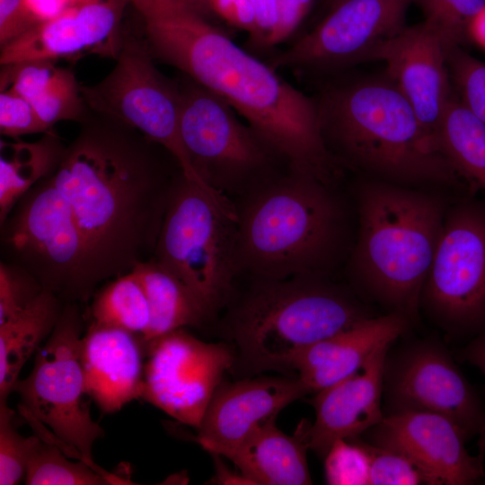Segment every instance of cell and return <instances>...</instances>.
Masks as SVG:
<instances>
[{"label": "cell", "mask_w": 485, "mask_h": 485, "mask_svg": "<svg viewBox=\"0 0 485 485\" xmlns=\"http://www.w3.org/2000/svg\"><path fill=\"white\" fill-rule=\"evenodd\" d=\"M161 146L97 114L87 117L52 175L86 242L97 285L133 270L154 252L177 175Z\"/></svg>", "instance_id": "1"}, {"label": "cell", "mask_w": 485, "mask_h": 485, "mask_svg": "<svg viewBox=\"0 0 485 485\" xmlns=\"http://www.w3.org/2000/svg\"><path fill=\"white\" fill-rule=\"evenodd\" d=\"M141 15L151 53L226 101L291 171L327 183L338 180L342 169L325 146L313 97L173 2L153 4Z\"/></svg>", "instance_id": "2"}, {"label": "cell", "mask_w": 485, "mask_h": 485, "mask_svg": "<svg viewBox=\"0 0 485 485\" xmlns=\"http://www.w3.org/2000/svg\"><path fill=\"white\" fill-rule=\"evenodd\" d=\"M313 97L328 152L358 177L454 193L475 192L439 150L394 82L349 70Z\"/></svg>", "instance_id": "3"}, {"label": "cell", "mask_w": 485, "mask_h": 485, "mask_svg": "<svg viewBox=\"0 0 485 485\" xmlns=\"http://www.w3.org/2000/svg\"><path fill=\"white\" fill-rule=\"evenodd\" d=\"M460 194L358 177L357 226L347 266L363 301L417 323L445 212Z\"/></svg>", "instance_id": "4"}, {"label": "cell", "mask_w": 485, "mask_h": 485, "mask_svg": "<svg viewBox=\"0 0 485 485\" xmlns=\"http://www.w3.org/2000/svg\"><path fill=\"white\" fill-rule=\"evenodd\" d=\"M333 185L292 171L260 188L237 212L238 269L257 278H329L355 236Z\"/></svg>", "instance_id": "5"}, {"label": "cell", "mask_w": 485, "mask_h": 485, "mask_svg": "<svg viewBox=\"0 0 485 485\" xmlns=\"http://www.w3.org/2000/svg\"><path fill=\"white\" fill-rule=\"evenodd\" d=\"M376 315L354 290L328 277L258 278L228 328L242 366L262 372L291 369L307 347Z\"/></svg>", "instance_id": "6"}, {"label": "cell", "mask_w": 485, "mask_h": 485, "mask_svg": "<svg viewBox=\"0 0 485 485\" xmlns=\"http://www.w3.org/2000/svg\"><path fill=\"white\" fill-rule=\"evenodd\" d=\"M237 221L223 193L179 172L152 258L182 281L211 314L227 300L239 270Z\"/></svg>", "instance_id": "7"}, {"label": "cell", "mask_w": 485, "mask_h": 485, "mask_svg": "<svg viewBox=\"0 0 485 485\" xmlns=\"http://www.w3.org/2000/svg\"><path fill=\"white\" fill-rule=\"evenodd\" d=\"M1 225L2 260L18 266L64 304L98 286L84 237L52 175L24 194Z\"/></svg>", "instance_id": "8"}, {"label": "cell", "mask_w": 485, "mask_h": 485, "mask_svg": "<svg viewBox=\"0 0 485 485\" xmlns=\"http://www.w3.org/2000/svg\"><path fill=\"white\" fill-rule=\"evenodd\" d=\"M419 314L451 340L485 331V192L455 196L419 296Z\"/></svg>", "instance_id": "9"}, {"label": "cell", "mask_w": 485, "mask_h": 485, "mask_svg": "<svg viewBox=\"0 0 485 485\" xmlns=\"http://www.w3.org/2000/svg\"><path fill=\"white\" fill-rule=\"evenodd\" d=\"M83 314L78 304H64L59 319L47 341L36 352L30 375L18 380L13 392L20 397L24 418L48 426L75 457L98 472L92 449L103 429L93 420L80 357Z\"/></svg>", "instance_id": "10"}, {"label": "cell", "mask_w": 485, "mask_h": 485, "mask_svg": "<svg viewBox=\"0 0 485 485\" xmlns=\"http://www.w3.org/2000/svg\"><path fill=\"white\" fill-rule=\"evenodd\" d=\"M149 48L122 40L113 69L99 83L81 86L83 98L96 114L140 132L163 147L188 178L196 174L180 133L181 93L154 66Z\"/></svg>", "instance_id": "11"}, {"label": "cell", "mask_w": 485, "mask_h": 485, "mask_svg": "<svg viewBox=\"0 0 485 485\" xmlns=\"http://www.w3.org/2000/svg\"><path fill=\"white\" fill-rule=\"evenodd\" d=\"M180 133L191 165L224 194L265 173L283 159L222 98L186 76L180 85Z\"/></svg>", "instance_id": "12"}, {"label": "cell", "mask_w": 485, "mask_h": 485, "mask_svg": "<svg viewBox=\"0 0 485 485\" xmlns=\"http://www.w3.org/2000/svg\"><path fill=\"white\" fill-rule=\"evenodd\" d=\"M392 345L384 366V416L438 414L454 422L467 441L479 436L485 427L484 403L446 347L431 339Z\"/></svg>", "instance_id": "13"}, {"label": "cell", "mask_w": 485, "mask_h": 485, "mask_svg": "<svg viewBox=\"0 0 485 485\" xmlns=\"http://www.w3.org/2000/svg\"><path fill=\"white\" fill-rule=\"evenodd\" d=\"M413 0H340L326 17L291 47L272 56L271 67L329 77L372 61L400 32Z\"/></svg>", "instance_id": "14"}, {"label": "cell", "mask_w": 485, "mask_h": 485, "mask_svg": "<svg viewBox=\"0 0 485 485\" xmlns=\"http://www.w3.org/2000/svg\"><path fill=\"white\" fill-rule=\"evenodd\" d=\"M142 398L177 421L198 428L235 356L221 343H207L184 328L145 342Z\"/></svg>", "instance_id": "15"}, {"label": "cell", "mask_w": 485, "mask_h": 485, "mask_svg": "<svg viewBox=\"0 0 485 485\" xmlns=\"http://www.w3.org/2000/svg\"><path fill=\"white\" fill-rule=\"evenodd\" d=\"M361 437L409 457L431 485H472L485 480L483 460L468 453L460 428L438 414L410 411L384 416Z\"/></svg>", "instance_id": "16"}, {"label": "cell", "mask_w": 485, "mask_h": 485, "mask_svg": "<svg viewBox=\"0 0 485 485\" xmlns=\"http://www.w3.org/2000/svg\"><path fill=\"white\" fill-rule=\"evenodd\" d=\"M128 0H92L68 6L1 47L0 63L57 60L90 51L117 57L119 23Z\"/></svg>", "instance_id": "17"}, {"label": "cell", "mask_w": 485, "mask_h": 485, "mask_svg": "<svg viewBox=\"0 0 485 485\" xmlns=\"http://www.w3.org/2000/svg\"><path fill=\"white\" fill-rule=\"evenodd\" d=\"M449 52L440 34L423 21L405 26L378 48L372 58L385 63L384 72L434 137L454 93L448 66Z\"/></svg>", "instance_id": "18"}, {"label": "cell", "mask_w": 485, "mask_h": 485, "mask_svg": "<svg viewBox=\"0 0 485 485\" xmlns=\"http://www.w3.org/2000/svg\"><path fill=\"white\" fill-rule=\"evenodd\" d=\"M309 392L296 376H260L221 384L198 429L197 442L227 458L257 428Z\"/></svg>", "instance_id": "19"}, {"label": "cell", "mask_w": 485, "mask_h": 485, "mask_svg": "<svg viewBox=\"0 0 485 485\" xmlns=\"http://www.w3.org/2000/svg\"><path fill=\"white\" fill-rule=\"evenodd\" d=\"M392 345L378 348L353 375L315 392V420L302 429L318 456L324 458L335 441L361 436L384 418V366Z\"/></svg>", "instance_id": "20"}, {"label": "cell", "mask_w": 485, "mask_h": 485, "mask_svg": "<svg viewBox=\"0 0 485 485\" xmlns=\"http://www.w3.org/2000/svg\"><path fill=\"white\" fill-rule=\"evenodd\" d=\"M80 357L86 392L103 413L142 398L146 346L140 336L89 322Z\"/></svg>", "instance_id": "21"}, {"label": "cell", "mask_w": 485, "mask_h": 485, "mask_svg": "<svg viewBox=\"0 0 485 485\" xmlns=\"http://www.w3.org/2000/svg\"><path fill=\"white\" fill-rule=\"evenodd\" d=\"M413 325L401 314L376 315L307 347L291 369L315 393L358 371L378 348L393 344Z\"/></svg>", "instance_id": "22"}, {"label": "cell", "mask_w": 485, "mask_h": 485, "mask_svg": "<svg viewBox=\"0 0 485 485\" xmlns=\"http://www.w3.org/2000/svg\"><path fill=\"white\" fill-rule=\"evenodd\" d=\"M275 420L257 428L227 459L251 484H312L302 428L291 436L278 428Z\"/></svg>", "instance_id": "23"}, {"label": "cell", "mask_w": 485, "mask_h": 485, "mask_svg": "<svg viewBox=\"0 0 485 485\" xmlns=\"http://www.w3.org/2000/svg\"><path fill=\"white\" fill-rule=\"evenodd\" d=\"M64 304L43 289L25 309L0 324V401L13 392L22 368L53 331Z\"/></svg>", "instance_id": "24"}, {"label": "cell", "mask_w": 485, "mask_h": 485, "mask_svg": "<svg viewBox=\"0 0 485 485\" xmlns=\"http://www.w3.org/2000/svg\"><path fill=\"white\" fill-rule=\"evenodd\" d=\"M133 271L145 289L150 324L144 342L187 326H200L211 313L198 297L176 276L153 258L138 264Z\"/></svg>", "instance_id": "25"}, {"label": "cell", "mask_w": 485, "mask_h": 485, "mask_svg": "<svg viewBox=\"0 0 485 485\" xmlns=\"http://www.w3.org/2000/svg\"><path fill=\"white\" fill-rule=\"evenodd\" d=\"M0 143V224L19 199L57 171L66 146L53 128L34 142Z\"/></svg>", "instance_id": "26"}, {"label": "cell", "mask_w": 485, "mask_h": 485, "mask_svg": "<svg viewBox=\"0 0 485 485\" xmlns=\"http://www.w3.org/2000/svg\"><path fill=\"white\" fill-rule=\"evenodd\" d=\"M439 150L475 190L485 192V124L454 93L435 133Z\"/></svg>", "instance_id": "27"}, {"label": "cell", "mask_w": 485, "mask_h": 485, "mask_svg": "<svg viewBox=\"0 0 485 485\" xmlns=\"http://www.w3.org/2000/svg\"><path fill=\"white\" fill-rule=\"evenodd\" d=\"M88 314L89 322L120 328L142 339L150 324V308L136 273L110 279L96 292Z\"/></svg>", "instance_id": "28"}, {"label": "cell", "mask_w": 485, "mask_h": 485, "mask_svg": "<svg viewBox=\"0 0 485 485\" xmlns=\"http://www.w3.org/2000/svg\"><path fill=\"white\" fill-rule=\"evenodd\" d=\"M55 443L43 440L31 454L26 468L28 485H107L128 484L115 474L98 472L87 463L71 462Z\"/></svg>", "instance_id": "29"}, {"label": "cell", "mask_w": 485, "mask_h": 485, "mask_svg": "<svg viewBox=\"0 0 485 485\" xmlns=\"http://www.w3.org/2000/svg\"><path fill=\"white\" fill-rule=\"evenodd\" d=\"M30 103L48 128L59 121L83 122L88 117L81 86L73 71L68 68L58 66L51 79Z\"/></svg>", "instance_id": "30"}, {"label": "cell", "mask_w": 485, "mask_h": 485, "mask_svg": "<svg viewBox=\"0 0 485 485\" xmlns=\"http://www.w3.org/2000/svg\"><path fill=\"white\" fill-rule=\"evenodd\" d=\"M425 20L442 37L449 51L469 40V27L485 0H413Z\"/></svg>", "instance_id": "31"}, {"label": "cell", "mask_w": 485, "mask_h": 485, "mask_svg": "<svg viewBox=\"0 0 485 485\" xmlns=\"http://www.w3.org/2000/svg\"><path fill=\"white\" fill-rule=\"evenodd\" d=\"M14 411L0 401V484L14 485L26 473L28 462L41 442L39 436H22L14 428Z\"/></svg>", "instance_id": "32"}, {"label": "cell", "mask_w": 485, "mask_h": 485, "mask_svg": "<svg viewBox=\"0 0 485 485\" xmlns=\"http://www.w3.org/2000/svg\"><path fill=\"white\" fill-rule=\"evenodd\" d=\"M327 484L369 485V457L361 436L335 441L324 456Z\"/></svg>", "instance_id": "33"}, {"label": "cell", "mask_w": 485, "mask_h": 485, "mask_svg": "<svg viewBox=\"0 0 485 485\" xmlns=\"http://www.w3.org/2000/svg\"><path fill=\"white\" fill-rule=\"evenodd\" d=\"M363 441L369 457V485H431L420 467L403 454Z\"/></svg>", "instance_id": "34"}, {"label": "cell", "mask_w": 485, "mask_h": 485, "mask_svg": "<svg viewBox=\"0 0 485 485\" xmlns=\"http://www.w3.org/2000/svg\"><path fill=\"white\" fill-rule=\"evenodd\" d=\"M448 66L458 97L485 124V63L460 47L449 52Z\"/></svg>", "instance_id": "35"}, {"label": "cell", "mask_w": 485, "mask_h": 485, "mask_svg": "<svg viewBox=\"0 0 485 485\" xmlns=\"http://www.w3.org/2000/svg\"><path fill=\"white\" fill-rule=\"evenodd\" d=\"M43 290L27 271L6 261L0 262V324L21 313Z\"/></svg>", "instance_id": "36"}, {"label": "cell", "mask_w": 485, "mask_h": 485, "mask_svg": "<svg viewBox=\"0 0 485 485\" xmlns=\"http://www.w3.org/2000/svg\"><path fill=\"white\" fill-rule=\"evenodd\" d=\"M48 128L37 114L33 106L11 89L0 93V132L12 139L44 133Z\"/></svg>", "instance_id": "37"}, {"label": "cell", "mask_w": 485, "mask_h": 485, "mask_svg": "<svg viewBox=\"0 0 485 485\" xmlns=\"http://www.w3.org/2000/svg\"><path fill=\"white\" fill-rule=\"evenodd\" d=\"M314 1L278 0V21L264 48H272L288 39L311 12Z\"/></svg>", "instance_id": "38"}, {"label": "cell", "mask_w": 485, "mask_h": 485, "mask_svg": "<svg viewBox=\"0 0 485 485\" xmlns=\"http://www.w3.org/2000/svg\"><path fill=\"white\" fill-rule=\"evenodd\" d=\"M36 22L25 0H0V45H6L21 36Z\"/></svg>", "instance_id": "39"}, {"label": "cell", "mask_w": 485, "mask_h": 485, "mask_svg": "<svg viewBox=\"0 0 485 485\" xmlns=\"http://www.w3.org/2000/svg\"><path fill=\"white\" fill-rule=\"evenodd\" d=\"M211 13L227 23L254 35L256 23L251 0H209Z\"/></svg>", "instance_id": "40"}, {"label": "cell", "mask_w": 485, "mask_h": 485, "mask_svg": "<svg viewBox=\"0 0 485 485\" xmlns=\"http://www.w3.org/2000/svg\"><path fill=\"white\" fill-rule=\"evenodd\" d=\"M256 29L250 39L251 46L264 48L265 42L274 31L278 21V0H251Z\"/></svg>", "instance_id": "41"}, {"label": "cell", "mask_w": 485, "mask_h": 485, "mask_svg": "<svg viewBox=\"0 0 485 485\" xmlns=\"http://www.w3.org/2000/svg\"><path fill=\"white\" fill-rule=\"evenodd\" d=\"M456 357L479 368L485 376V331L470 340L464 347L457 351ZM478 436V456L484 461L485 427Z\"/></svg>", "instance_id": "42"}, {"label": "cell", "mask_w": 485, "mask_h": 485, "mask_svg": "<svg viewBox=\"0 0 485 485\" xmlns=\"http://www.w3.org/2000/svg\"><path fill=\"white\" fill-rule=\"evenodd\" d=\"M25 2L36 24L58 15L69 6L66 0H25Z\"/></svg>", "instance_id": "43"}, {"label": "cell", "mask_w": 485, "mask_h": 485, "mask_svg": "<svg viewBox=\"0 0 485 485\" xmlns=\"http://www.w3.org/2000/svg\"><path fill=\"white\" fill-rule=\"evenodd\" d=\"M216 461V472L213 479L214 483L218 484H251V482L241 472L234 473L227 469L221 461L217 458V455L213 454Z\"/></svg>", "instance_id": "44"}, {"label": "cell", "mask_w": 485, "mask_h": 485, "mask_svg": "<svg viewBox=\"0 0 485 485\" xmlns=\"http://www.w3.org/2000/svg\"><path fill=\"white\" fill-rule=\"evenodd\" d=\"M485 48V7L472 20L469 27V40Z\"/></svg>", "instance_id": "45"}, {"label": "cell", "mask_w": 485, "mask_h": 485, "mask_svg": "<svg viewBox=\"0 0 485 485\" xmlns=\"http://www.w3.org/2000/svg\"><path fill=\"white\" fill-rule=\"evenodd\" d=\"M172 2L175 5L206 19L211 14L209 0H172Z\"/></svg>", "instance_id": "46"}, {"label": "cell", "mask_w": 485, "mask_h": 485, "mask_svg": "<svg viewBox=\"0 0 485 485\" xmlns=\"http://www.w3.org/2000/svg\"><path fill=\"white\" fill-rule=\"evenodd\" d=\"M130 4H132L135 8L137 10L138 8H141L142 6L153 4V3H169L172 2V0H128Z\"/></svg>", "instance_id": "47"}, {"label": "cell", "mask_w": 485, "mask_h": 485, "mask_svg": "<svg viewBox=\"0 0 485 485\" xmlns=\"http://www.w3.org/2000/svg\"><path fill=\"white\" fill-rule=\"evenodd\" d=\"M340 0H322L324 5L330 10Z\"/></svg>", "instance_id": "48"}, {"label": "cell", "mask_w": 485, "mask_h": 485, "mask_svg": "<svg viewBox=\"0 0 485 485\" xmlns=\"http://www.w3.org/2000/svg\"><path fill=\"white\" fill-rule=\"evenodd\" d=\"M69 6L71 5H74V4H81V3H84V2H88V1H92V0H66Z\"/></svg>", "instance_id": "49"}]
</instances>
